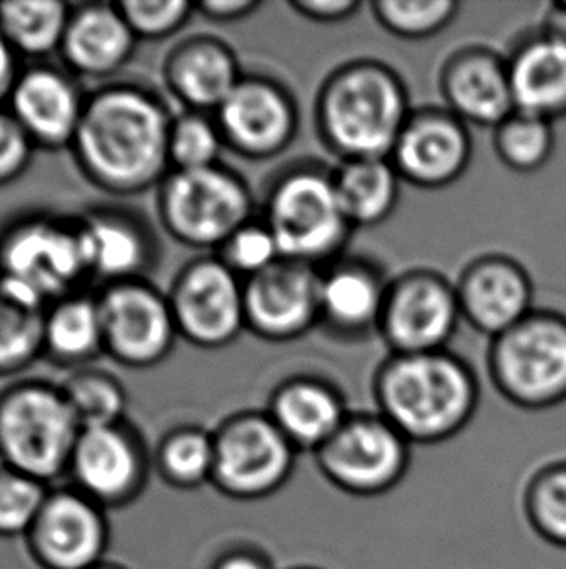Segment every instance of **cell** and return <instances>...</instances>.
<instances>
[{"mask_svg": "<svg viewBox=\"0 0 566 569\" xmlns=\"http://www.w3.org/2000/svg\"><path fill=\"white\" fill-rule=\"evenodd\" d=\"M243 77L231 47L208 36L184 39L163 62L169 92L199 113H215Z\"/></svg>", "mask_w": 566, "mask_h": 569, "instance_id": "23", "label": "cell"}, {"mask_svg": "<svg viewBox=\"0 0 566 569\" xmlns=\"http://www.w3.org/2000/svg\"><path fill=\"white\" fill-rule=\"evenodd\" d=\"M522 509L539 539L566 550V459L545 462L532 472L522 493Z\"/></svg>", "mask_w": 566, "mask_h": 569, "instance_id": "34", "label": "cell"}, {"mask_svg": "<svg viewBox=\"0 0 566 569\" xmlns=\"http://www.w3.org/2000/svg\"><path fill=\"white\" fill-rule=\"evenodd\" d=\"M84 93L62 70L38 64L20 72L8 98V111L33 147L70 148L84 116Z\"/></svg>", "mask_w": 566, "mask_h": 569, "instance_id": "19", "label": "cell"}, {"mask_svg": "<svg viewBox=\"0 0 566 569\" xmlns=\"http://www.w3.org/2000/svg\"><path fill=\"white\" fill-rule=\"evenodd\" d=\"M376 22L402 39H428L446 30L458 14L454 0H376L371 4Z\"/></svg>", "mask_w": 566, "mask_h": 569, "instance_id": "37", "label": "cell"}, {"mask_svg": "<svg viewBox=\"0 0 566 569\" xmlns=\"http://www.w3.org/2000/svg\"><path fill=\"white\" fill-rule=\"evenodd\" d=\"M210 569H277L264 548L251 542H237L223 548Z\"/></svg>", "mask_w": 566, "mask_h": 569, "instance_id": "43", "label": "cell"}, {"mask_svg": "<svg viewBox=\"0 0 566 569\" xmlns=\"http://www.w3.org/2000/svg\"><path fill=\"white\" fill-rule=\"evenodd\" d=\"M158 212L169 236L191 249H220L253 220L245 179L223 166L169 171L158 187Z\"/></svg>", "mask_w": 566, "mask_h": 569, "instance_id": "8", "label": "cell"}, {"mask_svg": "<svg viewBox=\"0 0 566 569\" xmlns=\"http://www.w3.org/2000/svg\"><path fill=\"white\" fill-rule=\"evenodd\" d=\"M168 298L179 339L192 347H230L246 331L245 280L220 257L189 262L173 280Z\"/></svg>", "mask_w": 566, "mask_h": 569, "instance_id": "11", "label": "cell"}, {"mask_svg": "<svg viewBox=\"0 0 566 569\" xmlns=\"http://www.w3.org/2000/svg\"><path fill=\"white\" fill-rule=\"evenodd\" d=\"M555 129L542 117L514 111L495 129V152L508 170L536 173L552 160Z\"/></svg>", "mask_w": 566, "mask_h": 569, "instance_id": "35", "label": "cell"}, {"mask_svg": "<svg viewBox=\"0 0 566 569\" xmlns=\"http://www.w3.org/2000/svg\"><path fill=\"white\" fill-rule=\"evenodd\" d=\"M82 430L115 426L127 420L129 395L121 379L93 366L78 368L61 385Z\"/></svg>", "mask_w": 566, "mask_h": 569, "instance_id": "33", "label": "cell"}, {"mask_svg": "<svg viewBox=\"0 0 566 569\" xmlns=\"http://www.w3.org/2000/svg\"><path fill=\"white\" fill-rule=\"evenodd\" d=\"M88 278L77 220L30 216L0 236V286L39 308L80 292Z\"/></svg>", "mask_w": 566, "mask_h": 569, "instance_id": "6", "label": "cell"}, {"mask_svg": "<svg viewBox=\"0 0 566 569\" xmlns=\"http://www.w3.org/2000/svg\"><path fill=\"white\" fill-rule=\"evenodd\" d=\"M412 113L402 78L376 61L340 67L316 101L322 140L342 162L391 158Z\"/></svg>", "mask_w": 566, "mask_h": 569, "instance_id": "3", "label": "cell"}, {"mask_svg": "<svg viewBox=\"0 0 566 569\" xmlns=\"http://www.w3.org/2000/svg\"><path fill=\"white\" fill-rule=\"evenodd\" d=\"M46 311L0 286V378L28 370L46 356Z\"/></svg>", "mask_w": 566, "mask_h": 569, "instance_id": "32", "label": "cell"}, {"mask_svg": "<svg viewBox=\"0 0 566 569\" xmlns=\"http://www.w3.org/2000/svg\"><path fill=\"white\" fill-rule=\"evenodd\" d=\"M78 236L90 278L103 286L144 280L155 264L158 246L140 216L123 208H95L78 218Z\"/></svg>", "mask_w": 566, "mask_h": 569, "instance_id": "21", "label": "cell"}, {"mask_svg": "<svg viewBox=\"0 0 566 569\" xmlns=\"http://www.w3.org/2000/svg\"><path fill=\"white\" fill-rule=\"evenodd\" d=\"M117 8L137 39L148 41L175 36L196 12L186 0H123L117 2Z\"/></svg>", "mask_w": 566, "mask_h": 569, "instance_id": "40", "label": "cell"}, {"mask_svg": "<svg viewBox=\"0 0 566 569\" xmlns=\"http://www.w3.org/2000/svg\"><path fill=\"white\" fill-rule=\"evenodd\" d=\"M290 569H322V568H314V566H295V568Z\"/></svg>", "mask_w": 566, "mask_h": 569, "instance_id": "48", "label": "cell"}, {"mask_svg": "<svg viewBox=\"0 0 566 569\" xmlns=\"http://www.w3.org/2000/svg\"><path fill=\"white\" fill-rule=\"evenodd\" d=\"M33 142L8 109L0 108V187L12 183L30 168Z\"/></svg>", "mask_w": 566, "mask_h": 569, "instance_id": "41", "label": "cell"}, {"mask_svg": "<svg viewBox=\"0 0 566 569\" xmlns=\"http://www.w3.org/2000/svg\"><path fill=\"white\" fill-rule=\"evenodd\" d=\"M137 43L117 4L93 2L72 10L61 54L74 74L109 78L131 61Z\"/></svg>", "mask_w": 566, "mask_h": 569, "instance_id": "26", "label": "cell"}, {"mask_svg": "<svg viewBox=\"0 0 566 569\" xmlns=\"http://www.w3.org/2000/svg\"><path fill=\"white\" fill-rule=\"evenodd\" d=\"M456 293L462 319L491 339H497L534 311L532 278L520 262L505 254H487L467 264Z\"/></svg>", "mask_w": 566, "mask_h": 569, "instance_id": "20", "label": "cell"}, {"mask_svg": "<svg viewBox=\"0 0 566 569\" xmlns=\"http://www.w3.org/2000/svg\"><path fill=\"white\" fill-rule=\"evenodd\" d=\"M214 455V431L184 423L160 439L153 451V469L165 485L191 492L212 486Z\"/></svg>", "mask_w": 566, "mask_h": 569, "instance_id": "31", "label": "cell"}, {"mask_svg": "<svg viewBox=\"0 0 566 569\" xmlns=\"http://www.w3.org/2000/svg\"><path fill=\"white\" fill-rule=\"evenodd\" d=\"M266 415L290 439L297 453H316L352 415L334 385L311 376H297L277 385Z\"/></svg>", "mask_w": 566, "mask_h": 569, "instance_id": "24", "label": "cell"}, {"mask_svg": "<svg viewBox=\"0 0 566 569\" xmlns=\"http://www.w3.org/2000/svg\"><path fill=\"white\" fill-rule=\"evenodd\" d=\"M459 319L456 284L433 270H412L388 284L378 332L392 355L441 352Z\"/></svg>", "mask_w": 566, "mask_h": 569, "instance_id": "14", "label": "cell"}, {"mask_svg": "<svg viewBox=\"0 0 566 569\" xmlns=\"http://www.w3.org/2000/svg\"><path fill=\"white\" fill-rule=\"evenodd\" d=\"M72 8L61 0L0 2V33L16 54L31 59L61 51Z\"/></svg>", "mask_w": 566, "mask_h": 569, "instance_id": "30", "label": "cell"}, {"mask_svg": "<svg viewBox=\"0 0 566 569\" xmlns=\"http://www.w3.org/2000/svg\"><path fill=\"white\" fill-rule=\"evenodd\" d=\"M398 171L391 158L347 160L334 171V186L344 214L353 228L378 226L400 202Z\"/></svg>", "mask_w": 566, "mask_h": 569, "instance_id": "28", "label": "cell"}, {"mask_svg": "<svg viewBox=\"0 0 566 569\" xmlns=\"http://www.w3.org/2000/svg\"><path fill=\"white\" fill-rule=\"evenodd\" d=\"M542 38L547 39L553 46L559 47L566 51V2H555L549 7V12L545 16L544 28H542Z\"/></svg>", "mask_w": 566, "mask_h": 569, "instance_id": "46", "label": "cell"}, {"mask_svg": "<svg viewBox=\"0 0 566 569\" xmlns=\"http://www.w3.org/2000/svg\"><path fill=\"white\" fill-rule=\"evenodd\" d=\"M376 407L412 446L456 438L479 405L474 371L446 350L392 355L375 376Z\"/></svg>", "mask_w": 566, "mask_h": 569, "instance_id": "2", "label": "cell"}, {"mask_svg": "<svg viewBox=\"0 0 566 569\" xmlns=\"http://www.w3.org/2000/svg\"><path fill=\"white\" fill-rule=\"evenodd\" d=\"M95 298L105 355L134 370L153 368L168 360L179 331L165 293L144 278L103 286Z\"/></svg>", "mask_w": 566, "mask_h": 569, "instance_id": "12", "label": "cell"}, {"mask_svg": "<svg viewBox=\"0 0 566 569\" xmlns=\"http://www.w3.org/2000/svg\"><path fill=\"white\" fill-rule=\"evenodd\" d=\"M218 257L230 267L237 277L253 278L270 269L282 259L274 233L264 220H251L241 226L220 249Z\"/></svg>", "mask_w": 566, "mask_h": 569, "instance_id": "39", "label": "cell"}, {"mask_svg": "<svg viewBox=\"0 0 566 569\" xmlns=\"http://www.w3.org/2000/svg\"><path fill=\"white\" fill-rule=\"evenodd\" d=\"M214 119L225 147L246 160L276 158L297 134L295 101L266 77H243Z\"/></svg>", "mask_w": 566, "mask_h": 569, "instance_id": "16", "label": "cell"}, {"mask_svg": "<svg viewBox=\"0 0 566 569\" xmlns=\"http://www.w3.org/2000/svg\"><path fill=\"white\" fill-rule=\"evenodd\" d=\"M214 449L212 486L237 501L266 500L280 492L299 455L266 410L225 418L214 430Z\"/></svg>", "mask_w": 566, "mask_h": 569, "instance_id": "9", "label": "cell"}, {"mask_svg": "<svg viewBox=\"0 0 566 569\" xmlns=\"http://www.w3.org/2000/svg\"><path fill=\"white\" fill-rule=\"evenodd\" d=\"M565 2H566V0H565Z\"/></svg>", "mask_w": 566, "mask_h": 569, "instance_id": "49", "label": "cell"}, {"mask_svg": "<svg viewBox=\"0 0 566 569\" xmlns=\"http://www.w3.org/2000/svg\"><path fill=\"white\" fill-rule=\"evenodd\" d=\"M262 7L261 0H206L194 4L196 12L214 23H231L245 20Z\"/></svg>", "mask_w": 566, "mask_h": 569, "instance_id": "44", "label": "cell"}, {"mask_svg": "<svg viewBox=\"0 0 566 569\" xmlns=\"http://www.w3.org/2000/svg\"><path fill=\"white\" fill-rule=\"evenodd\" d=\"M153 455L132 423H115L80 431L70 457V486L101 508L131 506L144 493Z\"/></svg>", "mask_w": 566, "mask_h": 569, "instance_id": "13", "label": "cell"}, {"mask_svg": "<svg viewBox=\"0 0 566 569\" xmlns=\"http://www.w3.org/2000/svg\"><path fill=\"white\" fill-rule=\"evenodd\" d=\"M516 111L555 123L566 117V51L537 36L508 61Z\"/></svg>", "mask_w": 566, "mask_h": 569, "instance_id": "27", "label": "cell"}, {"mask_svg": "<svg viewBox=\"0 0 566 569\" xmlns=\"http://www.w3.org/2000/svg\"><path fill=\"white\" fill-rule=\"evenodd\" d=\"M489 373L514 407L549 410L566 402V317L534 309L493 339Z\"/></svg>", "mask_w": 566, "mask_h": 569, "instance_id": "7", "label": "cell"}, {"mask_svg": "<svg viewBox=\"0 0 566 569\" xmlns=\"http://www.w3.org/2000/svg\"><path fill=\"white\" fill-rule=\"evenodd\" d=\"M322 477L353 498H378L406 478L412 443L378 412H352L314 453Z\"/></svg>", "mask_w": 566, "mask_h": 569, "instance_id": "10", "label": "cell"}, {"mask_svg": "<svg viewBox=\"0 0 566 569\" xmlns=\"http://www.w3.org/2000/svg\"><path fill=\"white\" fill-rule=\"evenodd\" d=\"M225 148L218 123L208 113L184 111L173 117L169 132V163L171 171L204 170L220 166Z\"/></svg>", "mask_w": 566, "mask_h": 569, "instance_id": "36", "label": "cell"}, {"mask_svg": "<svg viewBox=\"0 0 566 569\" xmlns=\"http://www.w3.org/2000/svg\"><path fill=\"white\" fill-rule=\"evenodd\" d=\"M171 124L173 117L152 90L103 86L85 98L70 150L92 186L115 197H132L168 178Z\"/></svg>", "mask_w": 566, "mask_h": 569, "instance_id": "1", "label": "cell"}, {"mask_svg": "<svg viewBox=\"0 0 566 569\" xmlns=\"http://www.w3.org/2000/svg\"><path fill=\"white\" fill-rule=\"evenodd\" d=\"M18 77H20V70L16 67V53L0 33V108H4V103H8Z\"/></svg>", "mask_w": 566, "mask_h": 569, "instance_id": "45", "label": "cell"}, {"mask_svg": "<svg viewBox=\"0 0 566 569\" xmlns=\"http://www.w3.org/2000/svg\"><path fill=\"white\" fill-rule=\"evenodd\" d=\"M388 284L383 274L360 259L334 261L321 270V325L342 337L378 331Z\"/></svg>", "mask_w": 566, "mask_h": 569, "instance_id": "25", "label": "cell"}, {"mask_svg": "<svg viewBox=\"0 0 566 569\" xmlns=\"http://www.w3.org/2000/svg\"><path fill=\"white\" fill-rule=\"evenodd\" d=\"M264 222L276 238L282 259L319 264L337 261L355 230L337 199L334 171L299 166L270 187Z\"/></svg>", "mask_w": 566, "mask_h": 569, "instance_id": "5", "label": "cell"}, {"mask_svg": "<svg viewBox=\"0 0 566 569\" xmlns=\"http://www.w3.org/2000/svg\"><path fill=\"white\" fill-rule=\"evenodd\" d=\"M31 560L41 569H90L105 562L111 527L108 509L72 486L51 488L26 537Z\"/></svg>", "mask_w": 566, "mask_h": 569, "instance_id": "15", "label": "cell"}, {"mask_svg": "<svg viewBox=\"0 0 566 569\" xmlns=\"http://www.w3.org/2000/svg\"><path fill=\"white\" fill-rule=\"evenodd\" d=\"M441 90L446 109L462 123L495 131L516 111L508 61L477 47L446 61Z\"/></svg>", "mask_w": 566, "mask_h": 569, "instance_id": "22", "label": "cell"}, {"mask_svg": "<svg viewBox=\"0 0 566 569\" xmlns=\"http://www.w3.org/2000/svg\"><path fill=\"white\" fill-rule=\"evenodd\" d=\"M43 345L46 356L53 362L74 370L85 368L98 356L105 355L98 298L78 292L49 306Z\"/></svg>", "mask_w": 566, "mask_h": 569, "instance_id": "29", "label": "cell"}, {"mask_svg": "<svg viewBox=\"0 0 566 569\" xmlns=\"http://www.w3.org/2000/svg\"><path fill=\"white\" fill-rule=\"evenodd\" d=\"M80 423L61 387L28 379L0 392V465L47 486L69 475Z\"/></svg>", "mask_w": 566, "mask_h": 569, "instance_id": "4", "label": "cell"}, {"mask_svg": "<svg viewBox=\"0 0 566 569\" xmlns=\"http://www.w3.org/2000/svg\"><path fill=\"white\" fill-rule=\"evenodd\" d=\"M90 569H129V568H124V566H121V563L108 562V560H105V562L98 563V566H93V568H90Z\"/></svg>", "mask_w": 566, "mask_h": 569, "instance_id": "47", "label": "cell"}, {"mask_svg": "<svg viewBox=\"0 0 566 569\" xmlns=\"http://www.w3.org/2000/svg\"><path fill=\"white\" fill-rule=\"evenodd\" d=\"M472 156L466 123L448 109H422L410 117L391 162L402 181L420 189H444L466 173Z\"/></svg>", "mask_w": 566, "mask_h": 569, "instance_id": "18", "label": "cell"}, {"mask_svg": "<svg viewBox=\"0 0 566 569\" xmlns=\"http://www.w3.org/2000/svg\"><path fill=\"white\" fill-rule=\"evenodd\" d=\"M290 7L311 22L340 23L360 10V0H291Z\"/></svg>", "mask_w": 566, "mask_h": 569, "instance_id": "42", "label": "cell"}, {"mask_svg": "<svg viewBox=\"0 0 566 569\" xmlns=\"http://www.w3.org/2000/svg\"><path fill=\"white\" fill-rule=\"evenodd\" d=\"M321 270L280 259L245 280L246 329L269 342H290L321 323Z\"/></svg>", "mask_w": 566, "mask_h": 569, "instance_id": "17", "label": "cell"}, {"mask_svg": "<svg viewBox=\"0 0 566 569\" xmlns=\"http://www.w3.org/2000/svg\"><path fill=\"white\" fill-rule=\"evenodd\" d=\"M51 486L0 465V539H26Z\"/></svg>", "mask_w": 566, "mask_h": 569, "instance_id": "38", "label": "cell"}]
</instances>
